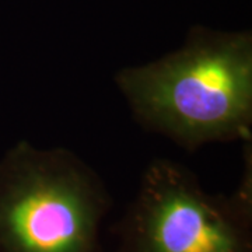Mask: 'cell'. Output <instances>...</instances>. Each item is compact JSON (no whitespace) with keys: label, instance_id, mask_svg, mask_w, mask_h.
Masks as SVG:
<instances>
[{"label":"cell","instance_id":"obj_1","mask_svg":"<svg viewBox=\"0 0 252 252\" xmlns=\"http://www.w3.org/2000/svg\"><path fill=\"white\" fill-rule=\"evenodd\" d=\"M114 80L144 129L188 152L216 142L251 140L250 30L190 28L178 49L122 67Z\"/></svg>","mask_w":252,"mask_h":252},{"label":"cell","instance_id":"obj_2","mask_svg":"<svg viewBox=\"0 0 252 252\" xmlns=\"http://www.w3.org/2000/svg\"><path fill=\"white\" fill-rule=\"evenodd\" d=\"M109 205L101 177L72 150L21 142L0 168V247L99 252Z\"/></svg>","mask_w":252,"mask_h":252},{"label":"cell","instance_id":"obj_3","mask_svg":"<svg viewBox=\"0 0 252 252\" xmlns=\"http://www.w3.org/2000/svg\"><path fill=\"white\" fill-rule=\"evenodd\" d=\"M233 195H213L180 162L157 158L119 224L118 252H252L251 143Z\"/></svg>","mask_w":252,"mask_h":252}]
</instances>
